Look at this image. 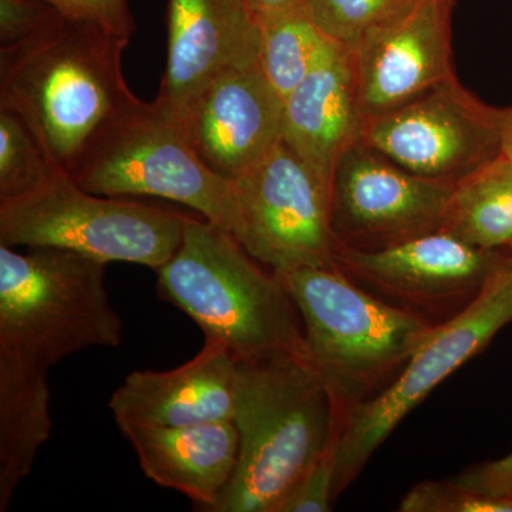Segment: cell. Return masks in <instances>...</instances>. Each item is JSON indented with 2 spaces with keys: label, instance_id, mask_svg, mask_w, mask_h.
Wrapping results in <instances>:
<instances>
[{
  "label": "cell",
  "instance_id": "19",
  "mask_svg": "<svg viewBox=\"0 0 512 512\" xmlns=\"http://www.w3.org/2000/svg\"><path fill=\"white\" fill-rule=\"evenodd\" d=\"M47 376L45 369L0 353V512L8 510L52 434Z\"/></svg>",
  "mask_w": 512,
  "mask_h": 512
},
{
  "label": "cell",
  "instance_id": "14",
  "mask_svg": "<svg viewBox=\"0 0 512 512\" xmlns=\"http://www.w3.org/2000/svg\"><path fill=\"white\" fill-rule=\"evenodd\" d=\"M177 119L204 164L234 181L282 140L284 101L254 64L215 77Z\"/></svg>",
  "mask_w": 512,
  "mask_h": 512
},
{
  "label": "cell",
  "instance_id": "13",
  "mask_svg": "<svg viewBox=\"0 0 512 512\" xmlns=\"http://www.w3.org/2000/svg\"><path fill=\"white\" fill-rule=\"evenodd\" d=\"M451 10L453 0H419L403 18L353 47L357 99L365 121L456 77Z\"/></svg>",
  "mask_w": 512,
  "mask_h": 512
},
{
  "label": "cell",
  "instance_id": "7",
  "mask_svg": "<svg viewBox=\"0 0 512 512\" xmlns=\"http://www.w3.org/2000/svg\"><path fill=\"white\" fill-rule=\"evenodd\" d=\"M191 215L83 190L53 174L25 194L0 200V244L59 248L94 261L157 271L180 247Z\"/></svg>",
  "mask_w": 512,
  "mask_h": 512
},
{
  "label": "cell",
  "instance_id": "15",
  "mask_svg": "<svg viewBox=\"0 0 512 512\" xmlns=\"http://www.w3.org/2000/svg\"><path fill=\"white\" fill-rule=\"evenodd\" d=\"M167 28L156 101L175 117L215 77L259 64L258 18L242 0H168Z\"/></svg>",
  "mask_w": 512,
  "mask_h": 512
},
{
  "label": "cell",
  "instance_id": "9",
  "mask_svg": "<svg viewBox=\"0 0 512 512\" xmlns=\"http://www.w3.org/2000/svg\"><path fill=\"white\" fill-rule=\"evenodd\" d=\"M234 184L235 239L274 274L335 269L330 225L332 184L284 140Z\"/></svg>",
  "mask_w": 512,
  "mask_h": 512
},
{
  "label": "cell",
  "instance_id": "5",
  "mask_svg": "<svg viewBox=\"0 0 512 512\" xmlns=\"http://www.w3.org/2000/svg\"><path fill=\"white\" fill-rule=\"evenodd\" d=\"M19 254L0 244V353L49 372L92 348H119L123 319L106 264L59 248Z\"/></svg>",
  "mask_w": 512,
  "mask_h": 512
},
{
  "label": "cell",
  "instance_id": "2",
  "mask_svg": "<svg viewBox=\"0 0 512 512\" xmlns=\"http://www.w3.org/2000/svg\"><path fill=\"white\" fill-rule=\"evenodd\" d=\"M234 423L239 456L214 512H278L345 426L302 356L238 360Z\"/></svg>",
  "mask_w": 512,
  "mask_h": 512
},
{
  "label": "cell",
  "instance_id": "12",
  "mask_svg": "<svg viewBox=\"0 0 512 512\" xmlns=\"http://www.w3.org/2000/svg\"><path fill=\"white\" fill-rule=\"evenodd\" d=\"M453 188L359 141L333 171L330 225L336 244L375 251L440 231Z\"/></svg>",
  "mask_w": 512,
  "mask_h": 512
},
{
  "label": "cell",
  "instance_id": "22",
  "mask_svg": "<svg viewBox=\"0 0 512 512\" xmlns=\"http://www.w3.org/2000/svg\"><path fill=\"white\" fill-rule=\"evenodd\" d=\"M419 0H303V8L320 32L340 45H359L367 36L392 25Z\"/></svg>",
  "mask_w": 512,
  "mask_h": 512
},
{
  "label": "cell",
  "instance_id": "23",
  "mask_svg": "<svg viewBox=\"0 0 512 512\" xmlns=\"http://www.w3.org/2000/svg\"><path fill=\"white\" fill-rule=\"evenodd\" d=\"M59 171L28 124L0 107V200L25 194Z\"/></svg>",
  "mask_w": 512,
  "mask_h": 512
},
{
  "label": "cell",
  "instance_id": "26",
  "mask_svg": "<svg viewBox=\"0 0 512 512\" xmlns=\"http://www.w3.org/2000/svg\"><path fill=\"white\" fill-rule=\"evenodd\" d=\"M66 19L89 23L110 35L131 39L136 22L127 0H45Z\"/></svg>",
  "mask_w": 512,
  "mask_h": 512
},
{
  "label": "cell",
  "instance_id": "21",
  "mask_svg": "<svg viewBox=\"0 0 512 512\" xmlns=\"http://www.w3.org/2000/svg\"><path fill=\"white\" fill-rule=\"evenodd\" d=\"M259 67L282 101L308 76L330 42L302 5L258 16Z\"/></svg>",
  "mask_w": 512,
  "mask_h": 512
},
{
  "label": "cell",
  "instance_id": "31",
  "mask_svg": "<svg viewBox=\"0 0 512 512\" xmlns=\"http://www.w3.org/2000/svg\"><path fill=\"white\" fill-rule=\"evenodd\" d=\"M508 248H510V249H511V251H512V242H511V244H510V245H508Z\"/></svg>",
  "mask_w": 512,
  "mask_h": 512
},
{
  "label": "cell",
  "instance_id": "18",
  "mask_svg": "<svg viewBox=\"0 0 512 512\" xmlns=\"http://www.w3.org/2000/svg\"><path fill=\"white\" fill-rule=\"evenodd\" d=\"M117 427L148 480L190 498L198 511L214 512L238 464L234 420L181 427L117 423Z\"/></svg>",
  "mask_w": 512,
  "mask_h": 512
},
{
  "label": "cell",
  "instance_id": "3",
  "mask_svg": "<svg viewBox=\"0 0 512 512\" xmlns=\"http://www.w3.org/2000/svg\"><path fill=\"white\" fill-rule=\"evenodd\" d=\"M262 266L227 229L191 217L180 247L156 271L157 292L238 360L303 357L298 309Z\"/></svg>",
  "mask_w": 512,
  "mask_h": 512
},
{
  "label": "cell",
  "instance_id": "16",
  "mask_svg": "<svg viewBox=\"0 0 512 512\" xmlns=\"http://www.w3.org/2000/svg\"><path fill=\"white\" fill-rule=\"evenodd\" d=\"M238 359L221 340L184 365L165 372L130 373L113 393L109 409L116 423L181 427L234 419Z\"/></svg>",
  "mask_w": 512,
  "mask_h": 512
},
{
  "label": "cell",
  "instance_id": "28",
  "mask_svg": "<svg viewBox=\"0 0 512 512\" xmlns=\"http://www.w3.org/2000/svg\"><path fill=\"white\" fill-rule=\"evenodd\" d=\"M454 478L481 493L510 495L512 494V453L498 460L485 461V463L468 467Z\"/></svg>",
  "mask_w": 512,
  "mask_h": 512
},
{
  "label": "cell",
  "instance_id": "10",
  "mask_svg": "<svg viewBox=\"0 0 512 512\" xmlns=\"http://www.w3.org/2000/svg\"><path fill=\"white\" fill-rule=\"evenodd\" d=\"M507 116L453 77L366 120L362 141L420 177L456 185L503 154Z\"/></svg>",
  "mask_w": 512,
  "mask_h": 512
},
{
  "label": "cell",
  "instance_id": "6",
  "mask_svg": "<svg viewBox=\"0 0 512 512\" xmlns=\"http://www.w3.org/2000/svg\"><path fill=\"white\" fill-rule=\"evenodd\" d=\"M70 177L104 197L178 202L234 232V184L204 164L181 121L156 100L138 99L101 128Z\"/></svg>",
  "mask_w": 512,
  "mask_h": 512
},
{
  "label": "cell",
  "instance_id": "20",
  "mask_svg": "<svg viewBox=\"0 0 512 512\" xmlns=\"http://www.w3.org/2000/svg\"><path fill=\"white\" fill-rule=\"evenodd\" d=\"M440 231L473 247L512 242V161L503 154L454 185Z\"/></svg>",
  "mask_w": 512,
  "mask_h": 512
},
{
  "label": "cell",
  "instance_id": "1",
  "mask_svg": "<svg viewBox=\"0 0 512 512\" xmlns=\"http://www.w3.org/2000/svg\"><path fill=\"white\" fill-rule=\"evenodd\" d=\"M128 42L60 15L0 50V107L28 124L57 170L70 174L101 128L138 100L123 72Z\"/></svg>",
  "mask_w": 512,
  "mask_h": 512
},
{
  "label": "cell",
  "instance_id": "4",
  "mask_svg": "<svg viewBox=\"0 0 512 512\" xmlns=\"http://www.w3.org/2000/svg\"><path fill=\"white\" fill-rule=\"evenodd\" d=\"M303 325V359L348 414L404 369L437 326L360 288L339 269L275 274Z\"/></svg>",
  "mask_w": 512,
  "mask_h": 512
},
{
  "label": "cell",
  "instance_id": "11",
  "mask_svg": "<svg viewBox=\"0 0 512 512\" xmlns=\"http://www.w3.org/2000/svg\"><path fill=\"white\" fill-rule=\"evenodd\" d=\"M503 251L437 231L375 251L336 244L335 266L382 301L440 326L476 301Z\"/></svg>",
  "mask_w": 512,
  "mask_h": 512
},
{
  "label": "cell",
  "instance_id": "24",
  "mask_svg": "<svg viewBox=\"0 0 512 512\" xmlns=\"http://www.w3.org/2000/svg\"><path fill=\"white\" fill-rule=\"evenodd\" d=\"M397 511L512 512V494L481 493L456 478L448 481H423L404 495Z\"/></svg>",
  "mask_w": 512,
  "mask_h": 512
},
{
  "label": "cell",
  "instance_id": "25",
  "mask_svg": "<svg viewBox=\"0 0 512 512\" xmlns=\"http://www.w3.org/2000/svg\"><path fill=\"white\" fill-rule=\"evenodd\" d=\"M339 436L333 439L325 453L313 464L295 488L285 498L278 512H326L335 501L336 450Z\"/></svg>",
  "mask_w": 512,
  "mask_h": 512
},
{
  "label": "cell",
  "instance_id": "27",
  "mask_svg": "<svg viewBox=\"0 0 512 512\" xmlns=\"http://www.w3.org/2000/svg\"><path fill=\"white\" fill-rule=\"evenodd\" d=\"M59 16L45 0H0V50L26 42Z\"/></svg>",
  "mask_w": 512,
  "mask_h": 512
},
{
  "label": "cell",
  "instance_id": "17",
  "mask_svg": "<svg viewBox=\"0 0 512 512\" xmlns=\"http://www.w3.org/2000/svg\"><path fill=\"white\" fill-rule=\"evenodd\" d=\"M363 127L352 50L330 40L284 100L282 140L332 184L336 164L362 141Z\"/></svg>",
  "mask_w": 512,
  "mask_h": 512
},
{
  "label": "cell",
  "instance_id": "30",
  "mask_svg": "<svg viewBox=\"0 0 512 512\" xmlns=\"http://www.w3.org/2000/svg\"><path fill=\"white\" fill-rule=\"evenodd\" d=\"M503 156L512 161V106L508 107L507 123L504 128Z\"/></svg>",
  "mask_w": 512,
  "mask_h": 512
},
{
  "label": "cell",
  "instance_id": "8",
  "mask_svg": "<svg viewBox=\"0 0 512 512\" xmlns=\"http://www.w3.org/2000/svg\"><path fill=\"white\" fill-rule=\"evenodd\" d=\"M510 323L512 251L505 247L476 301L437 326L386 389L348 414L336 450L335 500L362 474L397 426L448 376L484 352Z\"/></svg>",
  "mask_w": 512,
  "mask_h": 512
},
{
  "label": "cell",
  "instance_id": "29",
  "mask_svg": "<svg viewBox=\"0 0 512 512\" xmlns=\"http://www.w3.org/2000/svg\"><path fill=\"white\" fill-rule=\"evenodd\" d=\"M242 2L258 18V16L265 15V13L278 12V10L302 5L303 0H242Z\"/></svg>",
  "mask_w": 512,
  "mask_h": 512
}]
</instances>
